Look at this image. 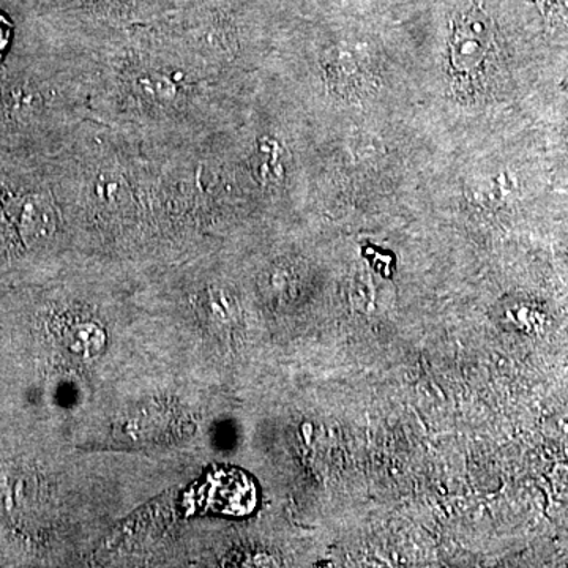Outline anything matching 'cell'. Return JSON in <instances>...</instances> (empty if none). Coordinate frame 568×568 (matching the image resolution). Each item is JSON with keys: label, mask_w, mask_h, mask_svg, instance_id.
I'll return each instance as SVG.
<instances>
[{"label": "cell", "mask_w": 568, "mask_h": 568, "mask_svg": "<svg viewBox=\"0 0 568 568\" xmlns=\"http://www.w3.org/2000/svg\"><path fill=\"white\" fill-rule=\"evenodd\" d=\"M91 33L93 121L168 148L201 144L241 121L242 82L207 69L156 22Z\"/></svg>", "instance_id": "cell-1"}, {"label": "cell", "mask_w": 568, "mask_h": 568, "mask_svg": "<svg viewBox=\"0 0 568 568\" xmlns=\"http://www.w3.org/2000/svg\"><path fill=\"white\" fill-rule=\"evenodd\" d=\"M67 346L78 357L93 358L103 353L106 346V334L99 324H77L67 334Z\"/></svg>", "instance_id": "cell-4"}, {"label": "cell", "mask_w": 568, "mask_h": 568, "mask_svg": "<svg viewBox=\"0 0 568 568\" xmlns=\"http://www.w3.org/2000/svg\"><path fill=\"white\" fill-rule=\"evenodd\" d=\"M183 0H50L58 20L84 31H126L162 20Z\"/></svg>", "instance_id": "cell-2"}, {"label": "cell", "mask_w": 568, "mask_h": 568, "mask_svg": "<svg viewBox=\"0 0 568 568\" xmlns=\"http://www.w3.org/2000/svg\"><path fill=\"white\" fill-rule=\"evenodd\" d=\"M496 13L491 0H452L447 10L448 51L458 78H469L495 47Z\"/></svg>", "instance_id": "cell-3"}, {"label": "cell", "mask_w": 568, "mask_h": 568, "mask_svg": "<svg viewBox=\"0 0 568 568\" xmlns=\"http://www.w3.org/2000/svg\"><path fill=\"white\" fill-rule=\"evenodd\" d=\"M302 2L310 3V6L316 7V9L345 10L357 6V3H369L373 2V0H302Z\"/></svg>", "instance_id": "cell-6"}, {"label": "cell", "mask_w": 568, "mask_h": 568, "mask_svg": "<svg viewBox=\"0 0 568 568\" xmlns=\"http://www.w3.org/2000/svg\"><path fill=\"white\" fill-rule=\"evenodd\" d=\"M538 6L549 18L568 21V0H538Z\"/></svg>", "instance_id": "cell-5"}]
</instances>
